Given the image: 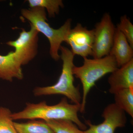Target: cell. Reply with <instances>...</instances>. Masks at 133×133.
Here are the masks:
<instances>
[{
  "instance_id": "6da1fadb",
  "label": "cell",
  "mask_w": 133,
  "mask_h": 133,
  "mask_svg": "<svg viewBox=\"0 0 133 133\" xmlns=\"http://www.w3.org/2000/svg\"><path fill=\"white\" fill-rule=\"evenodd\" d=\"M81 104H69L66 98H63L57 104L49 105L45 101L37 104L26 103L23 110L12 114L14 121L40 119L44 121L52 120H68L77 125L82 131L87 129L85 124L79 119Z\"/></svg>"
},
{
  "instance_id": "7a4b0ae2",
  "label": "cell",
  "mask_w": 133,
  "mask_h": 133,
  "mask_svg": "<svg viewBox=\"0 0 133 133\" xmlns=\"http://www.w3.org/2000/svg\"><path fill=\"white\" fill-rule=\"evenodd\" d=\"M60 58L63 61L62 73L56 83L53 85L37 87L33 90L36 97L62 95L70 100L74 104H81V98L79 87L74 85L72 69L74 66V55L71 50L61 45Z\"/></svg>"
},
{
  "instance_id": "3957f363",
  "label": "cell",
  "mask_w": 133,
  "mask_h": 133,
  "mask_svg": "<svg viewBox=\"0 0 133 133\" xmlns=\"http://www.w3.org/2000/svg\"><path fill=\"white\" fill-rule=\"evenodd\" d=\"M83 58L84 63L82 66L74 65L72 69L74 76L80 79L83 86L80 110L81 113L85 112L87 96L95 83L107 74L112 73L118 68L115 58L110 55L99 58Z\"/></svg>"
},
{
  "instance_id": "277c9868",
  "label": "cell",
  "mask_w": 133,
  "mask_h": 133,
  "mask_svg": "<svg viewBox=\"0 0 133 133\" xmlns=\"http://www.w3.org/2000/svg\"><path fill=\"white\" fill-rule=\"evenodd\" d=\"M22 16L28 20L38 31L48 38L50 44V53L55 61H58L60 57L58 52L61 44L66 41L67 36L71 29V20L68 19L64 24L58 29L51 28L47 22L45 9L41 7L23 9L21 11Z\"/></svg>"
},
{
  "instance_id": "5b68a950",
  "label": "cell",
  "mask_w": 133,
  "mask_h": 133,
  "mask_svg": "<svg viewBox=\"0 0 133 133\" xmlns=\"http://www.w3.org/2000/svg\"><path fill=\"white\" fill-rule=\"evenodd\" d=\"M115 29L111 16L105 13L94 29V42L92 54L94 58H101L109 55L113 43Z\"/></svg>"
},
{
  "instance_id": "8992f818",
  "label": "cell",
  "mask_w": 133,
  "mask_h": 133,
  "mask_svg": "<svg viewBox=\"0 0 133 133\" xmlns=\"http://www.w3.org/2000/svg\"><path fill=\"white\" fill-rule=\"evenodd\" d=\"M30 27L29 31L22 29L17 39L6 43L7 45L15 48V56L22 65L28 64L37 53L39 32L32 25Z\"/></svg>"
},
{
  "instance_id": "52a82bcc",
  "label": "cell",
  "mask_w": 133,
  "mask_h": 133,
  "mask_svg": "<svg viewBox=\"0 0 133 133\" xmlns=\"http://www.w3.org/2000/svg\"><path fill=\"white\" fill-rule=\"evenodd\" d=\"M104 121L98 125H94L90 120H85L89 127L84 133H114L116 129L125 127L127 117L125 112L115 103L110 104L104 109L102 114Z\"/></svg>"
},
{
  "instance_id": "ba28073f",
  "label": "cell",
  "mask_w": 133,
  "mask_h": 133,
  "mask_svg": "<svg viewBox=\"0 0 133 133\" xmlns=\"http://www.w3.org/2000/svg\"><path fill=\"white\" fill-rule=\"evenodd\" d=\"M94 42V30H89L78 23L71 29L65 42L70 46L71 52L74 55L83 58L92 56Z\"/></svg>"
},
{
  "instance_id": "9c48e42d",
  "label": "cell",
  "mask_w": 133,
  "mask_h": 133,
  "mask_svg": "<svg viewBox=\"0 0 133 133\" xmlns=\"http://www.w3.org/2000/svg\"><path fill=\"white\" fill-rule=\"evenodd\" d=\"M108 82L110 86L109 92L111 94L133 87V59L113 72Z\"/></svg>"
},
{
  "instance_id": "30bf717a",
  "label": "cell",
  "mask_w": 133,
  "mask_h": 133,
  "mask_svg": "<svg viewBox=\"0 0 133 133\" xmlns=\"http://www.w3.org/2000/svg\"><path fill=\"white\" fill-rule=\"evenodd\" d=\"M133 49L125 37L116 28L113 43L109 55L115 58L118 68L133 59Z\"/></svg>"
},
{
  "instance_id": "8fae6325",
  "label": "cell",
  "mask_w": 133,
  "mask_h": 133,
  "mask_svg": "<svg viewBox=\"0 0 133 133\" xmlns=\"http://www.w3.org/2000/svg\"><path fill=\"white\" fill-rule=\"evenodd\" d=\"M23 77L21 64L14 51L4 56L0 55V79L12 82L14 78L22 79Z\"/></svg>"
},
{
  "instance_id": "7c38bea8",
  "label": "cell",
  "mask_w": 133,
  "mask_h": 133,
  "mask_svg": "<svg viewBox=\"0 0 133 133\" xmlns=\"http://www.w3.org/2000/svg\"><path fill=\"white\" fill-rule=\"evenodd\" d=\"M17 133H55L51 128L42 120H30L26 122H14Z\"/></svg>"
},
{
  "instance_id": "4fadbf2b",
  "label": "cell",
  "mask_w": 133,
  "mask_h": 133,
  "mask_svg": "<svg viewBox=\"0 0 133 133\" xmlns=\"http://www.w3.org/2000/svg\"><path fill=\"white\" fill-rule=\"evenodd\" d=\"M115 104L133 117V87L123 89L114 94Z\"/></svg>"
},
{
  "instance_id": "5bb4252c",
  "label": "cell",
  "mask_w": 133,
  "mask_h": 133,
  "mask_svg": "<svg viewBox=\"0 0 133 133\" xmlns=\"http://www.w3.org/2000/svg\"><path fill=\"white\" fill-rule=\"evenodd\" d=\"M29 5L31 8L41 7L46 9L50 17H54L59 13V8L63 7L61 0H29Z\"/></svg>"
},
{
  "instance_id": "9a60e30c",
  "label": "cell",
  "mask_w": 133,
  "mask_h": 133,
  "mask_svg": "<svg viewBox=\"0 0 133 133\" xmlns=\"http://www.w3.org/2000/svg\"><path fill=\"white\" fill-rule=\"evenodd\" d=\"M45 122L55 133H84L77 125L68 120H52Z\"/></svg>"
},
{
  "instance_id": "2e32d148",
  "label": "cell",
  "mask_w": 133,
  "mask_h": 133,
  "mask_svg": "<svg viewBox=\"0 0 133 133\" xmlns=\"http://www.w3.org/2000/svg\"><path fill=\"white\" fill-rule=\"evenodd\" d=\"M9 108L0 107V133H17Z\"/></svg>"
},
{
  "instance_id": "e0dca14e",
  "label": "cell",
  "mask_w": 133,
  "mask_h": 133,
  "mask_svg": "<svg viewBox=\"0 0 133 133\" xmlns=\"http://www.w3.org/2000/svg\"><path fill=\"white\" fill-rule=\"evenodd\" d=\"M116 28L125 37L129 43L133 48V25L127 16L121 17L120 22Z\"/></svg>"
}]
</instances>
